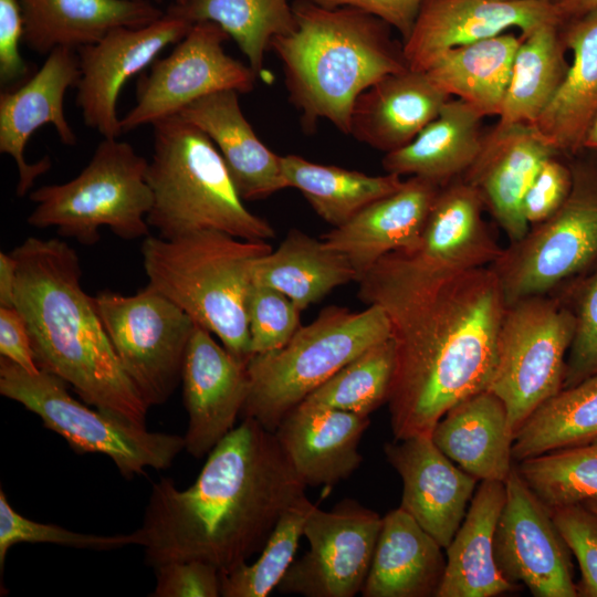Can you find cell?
I'll return each instance as SVG.
<instances>
[{"instance_id":"cell-15","label":"cell","mask_w":597,"mask_h":597,"mask_svg":"<svg viewBox=\"0 0 597 597\" xmlns=\"http://www.w3.org/2000/svg\"><path fill=\"white\" fill-rule=\"evenodd\" d=\"M494 557L510 583L535 597H577L569 548L551 510L532 492L515 465L505 481V502L494 535Z\"/></svg>"},{"instance_id":"cell-44","label":"cell","mask_w":597,"mask_h":597,"mask_svg":"<svg viewBox=\"0 0 597 597\" xmlns=\"http://www.w3.org/2000/svg\"><path fill=\"white\" fill-rule=\"evenodd\" d=\"M251 354H263L285 345L302 326L301 310L282 292L253 282L248 296Z\"/></svg>"},{"instance_id":"cell-19","label":"cell","mask_w":597,"mask_h":597,"mask_svg":"<svg viewBox=\"0 0 597 597\" xmlns=\"http://www.w3.org/2000/svg\"><path fill=\"white\" fill-rule=\"evenodd\" d=\"M182 399L188 415L185 450L201 459L235 427L249 394L247 364L213 334L196 324L182 366Z\"/></svg>"},{"instance_id":"cell-2","label":"cell","mask_w":597,"mask_h":597,"mask_svg":"<svg viewBox=\"0 0 597 597\" xmlns=\"http://www.w3.org/2000/svg\"><path fill=\"white\" fill-rule=\"evenodd\" d=\"M275 433L243 418L208 454L193 484L161 478L134 531L149 567L199 559L228 573L260 553L281 515L305 495Z\"/></svg>"},{"instance_id":"cell-6","label":"cell","mask_w":597,"mask_h":597,"mask_svg":"<svg viewBox=\"0 0 597 597\" xmlns=\"http://www.w3.org/2000/svg\"><path fill=\"white\" fill-rule=\"evenodd\" d=\"M154 144L146 178L153 195L147 216L159 237L214 230L266 241L272 226L243 203L211 138L178 115L153 125Z\"/></svg>"},{"instance_id":"cell-45","label":"cell","mask_w":597,"mask_h":597,"mask_svg":"<svg viewBox=\"0 0 597 597\" xmlns=\"http://www.w3.org/2000/svg\"><path fill=\"white\" fill-rule=\"evenodd\" d=\"M551 513L558 532L577 559L580 570L578 596L597 597V513L585 504L556 507Z\"/></svg>"},{"instance_id":"cell-39","label":"cell","mask_w":597,"mask_h":597,"mask_svg":"<svg viewBox=\"0 0 597 597\" xmlns=\"http://www.w3.org/2000/svg\"><path fill=\"white\" fill-rule=\"evenodd\" d=\"M515 468L549 510L597 500V437L524 459Z\"/></svg>"},{"instance_id":"cell-56","label":"cell","mask_w":597,"mask_h":597,"mask_svg":"<svg viewBox=\"0 0 597 597\" xmlns=\"http://www.w3.org/2000/svg\"><path fill=\"white\" fill-rule=\"evenodd\" d=\"M146 1H150V2H159L160 0H146Z\"/></svg>"},{"instance_id":"cell-8","label":"cell","mask_w":597,"mask_h":597,"mask_svg":"<svg viewBox=\"0 0 597 597\" xmlns=\"http://www.w3.org/2000/svg\"><path fill=\"white\" fill-rule=\"evenodd\" d=\"M147 167L148 161L130 144L103 138L75 178L30 192L35 208L28 223L39 229L54 227L60 235L83 245L97 243L103 227L125 240L147 237L153 206Z\"/></svg>"},{"instance_id":"cell-18","label":"cell","mask_w":597,"mask_h":597,"mask_svg":"<svg viewBox=\"0 0 597 597\" xmlns=\"http://www.w3.org/2000/svg\"><path fill=\"white\" fill-rule=\"evenodd\" d=\"M561 22L547 0H423L410 35L402 42L410 70L426 72L444 52L516 28L526 35Z\"/></svg>"},{"instance_id":"cell-32","label":"cell","mask_w":597,"mask_h":597,"mask_svg":"<svg viewBox=\"0 0 597 597\" xmlns=\"http://www.w3.org/2000/svg\"><path fill=\"white\" fill-rule=\"evenodd\" d=\"M482 118L467 102L450 98L413 140L385 155L384 169L400 177H420L440 187L462 178L481 149Z\"/></svg>"},{"instance_id":"cell-36","label":"cell","mask_w":597,"mask_h":597,"mask_svg":"<svg viewBox=\"0 0 597 597\" xmlns=\"http://www.w3.org/2000/svg\"><path fill=\"white\" fill-rule=\"evenodd\" d=\"M286 186L296 188L316 214L339 227L376 200L398 190L404 180L395 174L369 176L332 165L312 163L297 155L281 156Z\"/></svg>"},{"instance_id":"cell-37","label":"cell","mask_w":597,"mask_h":597,"mask_svg":"<svg viewBox=\"0 0 597 597\" xmlns=\"http://www.w3.org/2000/svg\"><path fill=\"white\" fill-rule=\"evenodd\" d=\"M597 437V374L563 388L537 408L514 437L512 455L520 462Z\"/></svg>"},{"instance_id":"cell-49","label":"cell","mask_w":597,"mask_h":597,"mask_svg":"<svg viewBox=\"0 0 597 597\" xmlns=\"http://www.w3.org/2000/svg\"><path fill=\"white\" fill-rule=\"evenodd\" d=\"M327 7H354L370 13L401 35L402 42L410 35L423 0H312Z\"/></svg>"},{"instance_id":"cell-20","label":"cell","mask_w":597,"mask_h":597,"mask_svg":"<svg viewBox=\"0 0 597 597\" xmlns=\"http://www.w3.org/2000/svg\"><path fill=\"white\" fill-rule=\"evenodd\" d=\"M80 59L74 49L61 46L48 54L40 70L23 84L0 94V153L9 155L19 171L17 195L25 196L34 180L51 168L48 156L29 164L24 148L33 133L52 124L60 140L76 145V135L64 114V96L80 81Z\"/></svg>"},{"instance_id":"cell-5","label":"cell","mask_w":597,"mask_h":597,"mask_svg":"<svg viewBox=\"0 0 597 597\" xmlns=\"http://www.w3.org/2000/svg\"><path fill=\"white\" fill-rule=\"evenodd\" d=\"M272 250L266 241L214 230L172 239L149 234L142 244L148 284L217 336L244 364L252 356L247 305L253 269Z\"/></svg>"},{"instance_id":"cell-23","label":"cell","mask_w":597,"mask_h":597,"mask_svg":"<svg viewBox=\"0 0 597 597\" xmlns=\"http://www.w3.org/2000/svg\"><path fill=\"white\" fill-rule=\"evenodd\" d=\"M440 188L411 176L398 190L333 228L322 240L348 259L358 281L380 259L407 250L418 241Z\"/></svg>"},{"instance_id":"cell-40","label":"cell","mask_w":597,"mask_h":597,"mask_svg":"<svg viewBox=\"0 0 597 597\" xmlns=\"http://www.w3.org/2000/svg\"><path fill=\"white\" fill-rule=\"evenodd\" d=\"M394 366L389 337L360 353L302 402L369 416L388 400Z\"/></svg>"},{"instance_id":"cell-9","label":"cell","mask_w":597,"mask_h":597,"mask_svg":"<svg viewBox=\"0 0 597 597\" xmlns=\"http://www.w3.org/2000/svg\"><path fill=\"white\" fill-rule=\"evenodd\" d=\"M567 157L573 182L565 202L503 248L490 265L506 304L553 293L597 263V150L584 148Z\"/></svg>"},{"instance_id":"cell-16","label":"cell","mask_w":597,"mask_h":597,"mask_svg":"<svg viewBox=\"0 0 597 597\" xmlns=\"http://www.w3.org/2000/svg\"><path fill=\"white\" fill-rule=\"evenodd\" d=\"M192 24L166 10L147 25L112 29L97 42L76 50L81 71L76 105L85 125L103 138H118L123 130L116 104L122 87L165 48L177 44Z\"/></svg>"},{"instance_id":"cell-47","label":"cell","mask_w":597,"mask_h":597,"mask_svg":"<svg viewBox=\"0 0 597 597\" xmlns=\"http://www.w3.org/2000/svg\"><path fill=\"white\" fill-rule=\"evenodd\" d=\"M153 597H219L221 573L212 564L199 561H172L154 567Z\"/></svg>"},{"instance_id":"cell-41","label":"cell","mask_w":597,"mask_h":597,"mask_svg":"<svg viewBox=\"0 0 597 597\" xmlns=\"http://www.w3.org/2000/svg\"><path fill=\"white\" fill-rule=\"evenodd\" d=\"M315 504L303 495L279 519L261 555L252 564H241L221 574V596L266 597L294 562L307 516Z\"/></svg>"},{"instance_id":"cell-29","label":"cell","mask_w":597,"mask_h":597,"mask_svg":"<svg viewBox=\"0 0 597 597\" xmlns=\"http://www.w3.org/2000/svg\"><path fill=\"white\" fill-rule=\"evenodd\" d=\"M442 546L401 507L381 517L364 597H437L446 558Z\"/></svg>"},{"instance_id":"cell-35","label":"cell","mask_w":597,"mask_h":597,"mask_svg":"<svg viewBox=\"0 0 597 597\" xmlns=\"http://www.w3.org/2000/svg\"><path fill=\"white\" fill-rule=\"evenodd\" d=\"M566 51L561 22H547L521 35L498 123H535L566 77Z\"/></svg>"},{"instance_id":"cell-12","label":"cell","mask_w":597,"mask_h":597,"mask_svg":"<svg viewBox=\"0 0 597 597\" xmlns=\"http://www.w3.org/2000/svg\"><path fill=\"white\" fill-rule=\"evenodd\" d=\"M94 304L117 358L148 407L166 402L181 381L196 323L150 284L133 295L109 291Z\"/></svg>"},{"instance_id":"cell-17","label":"cell","mask_w":597,"mask_h":597,"mask_svg":"<svg viewBox=\"0 0 597 597\" xmlns=\"http://www.w3.org/2000/svg\"><path fill=\"white\" fill-rule=\"evenodd\" d=\"M484 210L478 190L462 178L455 179L439 189L418 241L384 258L405 270L433 276L490 266L503 248L488 228Z\"/></svg>"},{"instance_id":"cell-30","label":"cell","mask_w":597,"mask_h":597,"mask_svg":"<svg viewBox=\"0 0 597 597\" xmlns=\"http://www.w3.org/2000/svg\"><path fill=\"white\" fill-rule=\"evenodd\" d=\"M573 52L558 92L532 126L556 151L572 156L584 149L597 115V8L561 23Z\"/></svg>"},{"instance_id":"cell-11","label":"cell","mask_w":597,"mask_h":597,"mask_svg":"<svg viewBox=\"0 0 597 597\" xmlns=\"http://www.w3.org/2000/svg\"><path fill=\"white\" fill-rule=\"evenodd\" d=\"M574 328L572 311L555 293L506 304L488 389L504 404L514 437L537 408L563 389Z\"/></svg>"},{"instance_id":"cell-38","label":"cell","mask_w":597,"mask_h":597,"mask_svg":"<svg viewBox=\"0 0 597 597\" xmlns=\"http://www.w3.org/2000/svg\"><path fill=\"white\" fill-rule=\"evenodd\" d=\"M167 11L191 22L211 21L220 25L238 44L259 75L264 54L273 38L295 29L289 0H187L171 4Z\"/></svg>"},{"instance_id":"cell-28","label":"cell","mask_w":597,"mask_h":597,"mask_svg":"<svg viewBox=\"0 0 597 597\" xmlns=\"http://www.w3.org/2000/svg\"><path fill=\"white\" fill-rule=\"evenodd\" d=\"M25 45L49 54L56 48L78 50L118 27L139 28L164 15L146 0H19Z\"/></svg>"},{"instance_id":"cell-21","label":"cell","mask_w":597,"mask_h":597,"mask_svg":"<svg viewBox=\"0 0 597 597\" xmlns=\"http://www.w3.org/2000/svg\"><path fill=\"white\" fill-rule=\"evenodd\" d=\"M387 461L402 481L400 506L446 549L473 498L476 479L434 444L431 434L387 442Z\"/></svg>"},{"instance_id":"cell-13","label":"cell","mask_w":597,"mask_h":597,"mask_svg":"<svg viewBox=\"0 0 597 597\" xmlns=\"http://www.w3.org/2000/svg\"><path fill=\"white\" fill-rule=\"evenodd\" d=\"M229 34L217 23L197 21L163 59L139 77L135 106L121 119L123 132L174 115L192 102L220 91L250 93L256 73L227 54Z\"/></svg>"},{"instance_id":"cell-1","label":"cell","mask_w":597,"mask_h":597,"mask_svg":"<svg viewBox=\"0 0 597 597\" xmlns=\"http://www.w3.org/2000/svg\"><path fill=\"white\" fill-rule=\"evenodd\" d=\"M357 282L359 300L390 322L394 437L431 434L449 409L490 386L506 307L499 279L490 266L433 276L383 258Z\"/></svg>"},{"instance_id":"cell-14","label":"cell","mask_w":597,"mask_h":597,"mask_svg":"<svg viewBox=\"0 0 597 597\" xmlns=\"http://www.w3.org/2000/svg\"><path fill=\"white\" fill-rule=\"evenodd\" d=\"M381 516L345 499L332 510H311L303 536L310 549L294 559L276 590L305 597H353L368 575Z\"/></svg>"},{"instance_id":"cell-52","label":"cell","mask_w":597,"mask_h":597,"mask_svg":"<svg viewBox=\"0 0 597 597\" xmlns=\"http://www.w3.org/2000/svg\"><path fill=\"white\" fill-rule=\"evenodd\" d=\"M553 3L562 22L597 8V0H554Z\"/></svg>"},{"instance_id":"cell-54","label":"cell","mask_w":597,"mask_h":597,"mask_svg":"<svg viewBox=\"0 0 597 597\" xmlns=\"http://www.w3.org/2000/svg\"><path fill=\"white\" fill-rule=\"evenodd\" d=\"M589 510L594 511L595 513H597V500H591V501H588L586 503H584Z\"/></svg>"},{"instance_id":"cell-4","label":"cell","mask_w":597,"mask_h":597,"mask_svg":"<svg viewBox=\"0 0 597 597\" xmlns=\"http://www.w3.org/2000/svg\"><path fill=\"white\" fill-rule=\"evenodd\" d=\"M295 29L272 39L290 101L306 132L327 119L349 135L356 98L384 76L409 69L391 27L354 7L327 8L312 0L292 4Z\"/></svg>"},{"instance_id":"cell-42","label":"cell","mask_w":597,"mask_h":597,"mask_svg":"<svg viewBox=\"0 0 597 597\" xmlns=\"http://www.w3.org/2000/svg\"><path fill=\"white\" fill-rule=\"evenodd\" d=\"M553 293L564 300L575 322L563 387L567 388L597 374V263Z\"/></svg>"},{"instance_id":"cell-25","label":"cell","mask_w":597,"mask_h":597,"mask_svg":"<svg viewBox=\"0 0 597 597\" xmlns=\"http://www.w3.org/2000/svg\"><path fill=\"white\" fill-rule=\"evenodd\" d=\"M450 98L426 72L407 69L388 74L356 98L349 135L386 154L397 150L413 140Z\"/></svg>"},{"instance_id":"cell-31","label":"cell","mask_w":597,"mask_h":597,"mask_svg":"<svg viewBox=\"0 0 597 597\" xmlns=\"http://www.w3.org/2000/svg\"><path fill=\"white\" fill-rule=\"evenodd\" d=\"M504 502L505 482L481 481L446 548L437 597H494L519 589L504 578L494 557V535Z\"/></svg>"},{"instance_id":"cell-24","label":"cell","mask_w":597,"mask_h":597,"mask_svg":"<svg viewBox=\"0 0 597 597\" xmlns=\"http://www.w3.org/2000/svg\"><path fill=\"white\" fill-rule=\"evenodd\" d=\"M369 425V416L301 402L274 433L306 486H329L360 465L359 441Z\"/></svg>"},{"instance_id":"cell-10","label":"cell","mask_w":597,"mask_h":597,"mask_svg":"<svg viewBox=\"0 0 597 597\" xmlns=\"http://www.w3.org/2000/svg\"><path fill=\"white\" fill-rule=\"evenodd\" d=\"M67 384L51 373L29 374L0 358V394L35 413L43 426L63 437L78 453L108 457L132 479L145 469H168L185 450L179 434L153 432L72 397Z\"/></svg>"},{"instance_id":"cell-22","label":"cell","mask_w":597,"mask_h":597,"mask_svg":"<svg viewBox=\"0 0 597 597\" xmlns=\"http://www.w3.org/2000/svg\"><path fill=\"white\" fill-rule=\"evenodd\" d=\"M554 154L559 153L530 124L496 123L484 132L479 155L462 179L478 190L510 242L528 231L523 201L542 163Z\"/></svg>"},{"instance_id":"cell-50","label":"cell","mask_w":597,"mask_h":597,"mask_svg":"<svg viewBox=\"0 0 597 597\" xmlns=\"http://www.w3.org/2000/svg\"><path fill=\"white\" fill-rule=\"evenodd\" d=\"M0 355L29 374L38 367L25 322L15 306H0Z\"/></svg>"},{"instance_id":"cell-53","label":"cell","mask_w":597,"mask_h":597,"mask_svg":"<svg viewBox=\"0 0 597 597\" xmlns=\"http://www.w3.org/2000/svg\"><path fill=\"white\" fill-rule=\"evenodd\" d=\"M584 148L597 150V115L587 133Z\"/></svg>"},{"instance_id":"cell-46","label":"cell","mask_w":597,"mask_h":597,"mask_svg":"<svg viewBox=\"0 0 597 597\" xmlns=\"http://www.w3.org/2000/svg\"><path fill=\"white\" fill-rule=\"evenodd\" d=\"M572 182L567 156L554 154L544 159L523 201V213L530 227L548 219L561 208Z\"/></svg>"},{"instance_id":"cell-3","label":"cell","mask_w":597,"mask_h":597,"mask_svg":"<svg viewBox=\"0 0 597 597\" xmlns=\"http://www.w3.org/2000/svg\"><path fill=\"white\" fill-rule=\"evenodd\" d=\"M10 253L17 263L14 306L38 367L87 405L146 427L149 407L124 371L94 297L81 285L76 251L59 238L29 237Z\"/></svg>"},{"instance_id":"cell-57","label":"cell","mask_w":597,"mask_h":597,"mask_svg":"<svg viewBox=\"0 0 597 597\" xmlns=\"http://www.w3.org/2000/svg\"><path fill=\"white\" fill-rule=\"evenodd\" d=\"M547 1H552V2H553L554 0H547Z\"/></svg>"},{"instance_id":"cell-34","label":"cell","mask_w":597,"mask_h":597,"mask_svg":"<svg viewBox=\"0 0 597 597\" xmlns=\"http://www.w3.org/2000/svg\"><path fill=\"white\" fill-rule=\"evenodd\" d=\"M521 35L501 33L440 55L426 71L449 96H457L483 117L499 116Z\"/></svg>"},{"instance_id":"cell-7","label":"cell","mask_w":597,"mask_h":597,"mask_svg":"<svg viewBox=\"0 0 597 597\" xmlns=\"http://www.w3.org/2000/svg\"><path fill=\"white\" fill-rule=\"evenodd\" d=\"M390 337L383 307L360 312L328 306L282 347L250 357L249 394L241 416L275 431L281 420L343 366Z\"/></svg>"},{"instance_id":"cell-26","label":"cell","mask_w":597,"mask_h":597,"mask_svg":"<svg viewBox=\"0 0 597 597\" xmlns=\"http://www.w3.org/2000/svg\"><path fill=\"white\" fill-rule=\"evenodd\" d=\"M177 115L211 138L243 201L265 199L287 188L281 156L259 139L241 111L237 91L201 97Z\"/></svg>"},{"instance_id":"cell-48","label":"cell","mask_w":597,"mask_h":597,"mask_svg":"<svg viewBox=\"0 0 597 597\" xmlns=\"http://www.w3.org/2000/svg\"><path fill=\"white\" fill-rule=\"evenodd\" d=\"M24 20L19 0H0V83L10 86L24 80L29 65L20 54Z\"/></svg>"},{"instance_id":"cell-27","label":"cell","mask_w":597,"mask_h":597,"mask_svg":"<svg viewBox=\"0 0 597 597\" xmlns=\"http://www.w3.org/2000/svg\"><path fill=\"white\" fill-rule=\"evenodd\" d=\"M431 439L476 480L505 482L514 467V432L507 410L489 389L449 409L432 429Z\"/></svg>"},{"instance_id":"cell-55","label":"cell","mask_w":597,"mask_h":597,"mask_svg":"<svg viewBox=\"0 0 597 597\" xmlns=\"http://www.w3.org/2000/svg\"><path fill=\"white\" fill-rule=\"evenodd\" d=\"M187 0H175V3L176 4H184L186 3Z\"/></svg>"},{"instance_id":"cell-43","label":"cell","mask_w":597,"mask_h":597,"mask_svg":"<svg viewBox=\"0 0 597 597\" xmlns=\"http://www.w3.org/2000/svg\"><path fill=\"white\" fill-rule=\"evenodd\" d=\"M19 543H46L65 547L113 551L137 545L136 533L100 535L80 533L55 524L36 522L18 513L0 489V568L3 569L9 549Z\"/></svg>"},{"instance_id":"cell-33","label":"cell","mask_w":597,"mask_h":597,"mask_svg":"<svg viewBox=\"0 0 597 597\" xmlns=\"http://www.w3.org/2000/svg\"><path fill=\"white\" fill-rule=\"evenodd\" d=\"M352 281H357V275L344 254L297 229L261 256L253 269V282L282 292L301 311Z\"/></svg>"},{"instance_id":"cell-51","label":"cell","mask_w":597,"mask_h":597,"mask_svg":"<svg viewBox=\"0 0 597 597\" xmlns=\"http://www.w3.org/2000/svg\"><path fill=\"white\" fill-rule=\"evenodd\" d=\"M17 263L11 253H0V306H14Z\"/></svg>"}]
</instances>
